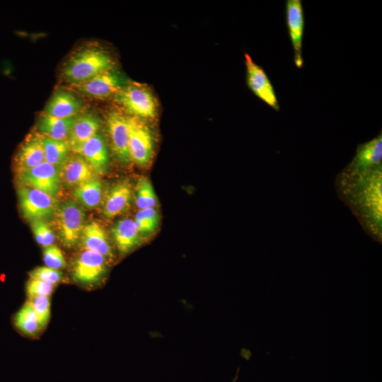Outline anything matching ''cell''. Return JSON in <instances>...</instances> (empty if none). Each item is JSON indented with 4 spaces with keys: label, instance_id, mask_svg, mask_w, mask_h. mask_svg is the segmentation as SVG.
<instances>
[{
    "label": "cell",
    "instance_id": "cell-1",
    "mask_svg": "<svg viewBox=\"0 0 382 382\" xmlns=\"http://www.w3.org/2000/svg\"><path fill=\"white\" fill-rule=\"evenodd\" d=\"M382 168L365 173L345 168L338 173L335 187L339 197L350 208L366 232L381 242Z\"/></svg>",
    "mask_w": 382,
    "mask_h": 382
},
{
    "label": "cell",
    "instance_id": "cell-2",
    "mask_svg": "<svg viewBox=\"0 0 382 382\" xmlns=\"http://www.w3.org/2000/svg\"><path fill=\"white\" fill-rule=\"evenodd\" d=\"M112 60L103 50L88 47L76 52L66 62L62 70L64 78L76 84L112 69Z\"/></svg>",
    "mask_w": 382,
    "mask_h": 382
},
{
    "label": "cell",
    "instance_id": "cell-3",
    "mask_svg": "<svg viewBox=\"0 0 382 382\" xmlns=\"http://www.w3.org/2000/svg\"><path fill=\"white\" fill-rule=\"evenodd\" d=\"M58 235L62 243L71 248L79 243L85 226V212L74 200L57 206L54 214Z\"/></svg>",
    "mask_w": 382,
    "mask_h": 382
},
{
    "label": "cell",
    "instance_id": "cell-4",
    "mask_svg": "<svg viewBox=\"0 0 382 382\" xmlns=\"http://www.w3.org/2000/svg\"><path fill=\"white\" fill-rule=\"evenodd\" d=\"M108 261L101 255L83 250L74 258L71 274L75 282L93 287L104 278L108 270Z\"/></svg>",
    "mask_w": 382,
    "mask_h": 382
},
{
    "label": "cell",
    "instance_id": "cell-5",
    "mask_svg": "<svg viewBox=\"0 0 382 382\" xmlns=\"http://www.w3.org/2000/svg\"><path fill=\"white\" fill-rule=\"evenodd\" d=\"M18 196L22 214L26 219L45 220L54 216L58 205L54 197L25 185H20Z\"/></svg>",
    "mask_w": 382,
    "mask_h": 382
},
{
    "label": "cell",
    "instance_id": "cell-6",
    "mask_svg": "<svg viewBox=\"0 0 382 382\" xmlns=\"http://www.w3.org/2000/svg\"><path fill=\"white\" fill-rule=\"evenodd\" d=\"M21 185L39 190L52 197L60 191L61 178L57 167L44 161L38 166L17 174Z\"/></svg>",
    "mask_w": 382,
    "mask_h": 382
},
{
    "label": "cell",
    "instance_id": "cell-7",
    "mask_svg": "<svg viewBox=\"0 0 382 382\" xmlns=\"http://www.w3.org/2000/svg\"><path fill=\"white\" fill-rule=\"evenodd\" d=\"M117 100L129 112L141 117H152L156 104L151 92L137 84L123 86L116 94Z\"/></svg>",
    "mask_w": 382,
    "mask_h": 382
},
{
    "label": "cell",
    "instance_id": "cell-8",
    "mask_svg": "<svg viewBox=\"0 0 382 382\" xmlns=\"http://www.w3.org/2000/svg\"><path fill=\"white\" fill-rule=\"evenodd\" d=\"M130 160L139 166L147 165L153 154V139L149 128L138 118L128 117Z\"/></svg>",
    "mask_w": 382,
    "mask_h": 382
},
{
    "label": "cell",
    "instance_id": "cell-9",
    "mask_svg": "<svg viewBox=\"0 0 382 382\" xmlns=\"http://www.w3.org/2000/svg\"><path fill=\"white\" fill-rule=\"evenodd\" d=\"M245 64L248 88L267 105L279 111V105L276 93L263 68L256 64L248 53L245 54Z\"/></svg>",
    "mask_w": 382,
    "mask_h": 382
},
{
    "label": "cell",
    "instance_id": "cell-10",
    "mask_svg": "<svg viewBox=\"0 0 382 382\" xmlns=\"http://www.w3.org/2000/svg\"><path fill=\"white\" fill-rule=\"evenodd\" d=\"M84 95L104 98L117 93L123 87L122 77L112 69L101 72L83 82L71 84Z\"/></svg>",
    "mask_w": 382,
    "mask_h": 382
},
{
    "label": "cell",
    "instance_id": "cell-11",
    "mask_svg": "<svg viewBox=\"0 0 382 382\" xmlns=\"http://www.w3.org/2000/svg\"><path fill=\"white\" fill-rule=\"evenodd\" d=\"M286 23L288 33L294 50V62L296 67L301 68L302 41L304 30V16L301 0L286 1Z\"/></svg>",
    "mask_w": 382,
    "mask_h": 382
},
{
    "label": "cell",
    "instance_id": "cell-12",
    "mask_svg": "<svg viewBox=\"0 0 382 382\" xmlns=\"http://www.w3.org/2000/svg\"><path fill=\"white\" fill-rule=\"evenodd\" d=\"M382 134L357 146L356 154L345 170L354 173H365L381 166Z\"/></svg>",
    "mask_w": 382,
    "mask_h": 382
},
{
    "label": "cell",
    "instance_id": "cell-13",
    "mask_svg": "<svg viewBox=\"0 0 382 382\" xmlns=\"http://www.w3.org/2000/svg\"><path fill=\"white\" fill-rule=\"evenodd\" d=\"M107 125L115 155L123 163H129L128 117L112 111L108 115Z\"/></svg>",
    "mask_w": 382,
    "mask_h": 382
},
{
    "label": "cell",
    "instance_id": "cell-14",
    "mask_svg": "<svg viewBox=\"0 0 382 382\" xmlns=\"http://www.w3.org/2000/svg\"><path fill=\"white\" fill-rule=\"evenodd\" d=\"M82 156L96 174H103L108 168V154L106 144L100 134H96L71 149Z\"/></svg>",
    "mask_w": 382,
    "mask_h": 382
},
{
    "label": "cell",
    "instance_id": "cell-15",
    "mask_svg": "<svg viewBox=\"0 0 382 382\" xmlns=\"http://www.w3.org/2000/svg\"><path fill=\"white\" fill-rule=\"evenodd\" d=\"M45 161L42 135H29L19 146L14 158L17 174L30 170Z\"/></svg>",
    "mask_w": 382,
    "mask_h": 382
},
{
    "label": "cell",
    "instance_id": "cell-16",
    "mask_svg": "<svg viewBox=\"0 0 382 382\" xmlns=\"http://www.w3.org/2000/svg\"><path fill=\"white\" fill-rule=\"evenodd\" d=\"M79 243L83 250L97 253L103 255L108 262L114 257L112 248L105 231L95 221L85 224Z\"/></svg>",
    "mask_w": 382,
    "mask_h": 382
},
{
    "label": "cell",
    "instance_id": "cell-17",
    "mask_svg": "<svg viewBox=\"0 0 382 382\" xmlns=\"http://www.w3.org/2000/svg\"><path fill=\"white\" fill-rule=\"evenodd\" d=\"M59 170L61 180L68 187H76L96 177L91 166L79 154L69 156Z\"/></svg>",
    "mask_w": 382,
    "mask_h": 382
},
{
    "label": "cell",
    "instance_id": "cell-18",
    "mask_svg": "<svg viewBox=\"0 0 382 382\" xmlns=\"http://www.w3.org/2000/svg\"><path fill=\"white\" fill-rule=\"evenodd\" d=\"M81 108V102L74 93L59 89L49 100L43 115L69 118L76 116Z\"/></svg>",
    "mask_w": 382,
    "mask_h": 382
},
{
    "label": "cell",
    "instance_id": "cell-19",
    "mask_svg": "<svg viewBox=\"0 0 382 382\" xmlns=\"http://www.w3.org/2000/svg\"><path fill=\"white\" fill-rule=\"evenodd\" d=\"M132 187L127 181L115 184L108 192L103 202L102 212L107 218L115 217L125 212L130 205Z\"/></svg>",
    "mask_w": 382,
    "mask_h": 382
},
{
    "label": "cell",
    "instance_id": "cell-20",
    "mask_svg": "<svg viewBox=\"0 0 382 382\" xmlns=\"http://www.w3.org/2000/svg\"><path fill=\"white\" fill-rule=\"evenodd\" d=\"M100 127L99 119L92 113L76 116L67 138L69 147L72 149L88 140L98 134Z\"/></svg>",
    "mask_w": 382,
    "mask_h": 382
},
{
    "label": "cell",
    "instance_id": "cell-21",
    "mask_svg": "<svg viewBox=\"0 0 382 382\" xmlns=\"http://www.w3.org/2000/svg\"><path fill=\"white\" fill-rule=\"evenodd\" d=\"M112 235L119 252L127 254L141 243L139 233L134 220L125 218L118 221L112 228Z\"/></svg>",
    "mask_w": 382,
    "mask_h": 382
},
{
    "label": "cell",
    "instance_id": "cell-22",
    "mask_svg": "<svg viewBox=\"0 0 382 382\" xmlns=\"http://www.w3.org/2000/svg\"><path fill=\"white\" fill-rule=\"evenodd\" d=\"M76 116L69 118H58L43 115L39 121L38 129L42 135L63 140L68 138L70 129Z\"/></svg>",
    "mask_w": 382,
    "mask_h": 382
},
{
    "label": "cell",
    "instance_id": "cell-23",
    "mask_svg": "<svg viewBox=\"0 0 382 382\" xmlns=\"http://www.w3.org/2000/svg\"><path fill=\"white\" fill-rule=\"evenodd\" d=\"M73 195L85 207L96 208L102 199V184L94 177L75 187Z\"/></svg>",
    "mask_w": 382,
    "mask_h": 382
},
{
    "label": "cell",
    "instance_id": "cell-24",
    "mask_svg": "<svg viewBox=\"0 0 382 382\" xmlns=\"http://www.w3.org/2000/svg\"><path fill=\"white\" fill-rule=\"evenodd\" d=\"M13 322L18 332L25 336L37 337L42 332L36 314L28 301L14 315Z\"/></svg>",
    "mask_w": 382,
    "mask_h": 382
},
{
    "label": "cell",
    "instance_id": "cell-25",
    "mask_svg": "<svg viewBox=\"0 0 382 382\" xmlns=\"http://www.w3.org/2000/svg\"><path fill=\"white\" fill-rule=\"evenodd\" d=\"M45 161L59 168L69 156V146L63 140L42 135Z\"/></svg>",
    "mask_w": 382,
    "mask_h": 382
},
{
    "label": "cell",
    "instance_id": "cell-26",
    "mask_svg": "<svg viewBox=\"0 0 382 382\" xmlns=\"http://www.w3.org/2000/svg\"><path fill=\"white\" fill-rule=\"evenodd\" d=\"M136 204L139 209L154 207L156 197L150 180L146 177L139 178L136 187Z\"/></svg>",
    "mask_w": 382,
    "mask_h": 382
},
{
    "label": "cell",
    "instance_id": "cell-27",
    "mask_svg": "<svg viewBox=\"0 0 382 382\" xmlns=\"http://www.w3.org/2000/svg\"><path fill=\"white\" fill-rule=\"evenodd\" d=\"M134 221L140 234L149 233L157 227L159 214L154 207L139 209Z\"/></svg>",
    "mask_w": 382,
    "mask_h": 382
},
{
    "label": "cell",
    "instance_id": "cell-28",
    "mask_svg": "<svg viewBox=\"0 0 382 382\" xmlns=\"http://www.w3.org/2000/svg\"><path fill=\"white\" fill-rule=\"evenodd\" d=\"M28 301L32 306L42 331L50 317V296H36L30 297Z\"/></svg>",
    "mask_w": 382,
    "mask_h": 382
},
{
    "label": "cell",
    "instance_id": "cell-29",
    "mask_svg": "<svg viewBox=\"0 0 382 382\" xmlns=\"http://www.w3.org/2000/svg\"><path fill=\"white\" fill-rule=\"evenodd\" d=\"M31 228L36 241L41 246L45 248L53 244L54 234L50 225L44 220L31 221Z\"/></svg>",
    "mask_w": 382,
    "mask_h": 382
},
{
    "label": "cell",
    "instance_id": "cell-30",
    "mask_svg": "<svg viewBox=\"0 0 382 382\" xmlns=\"http://www.w3.org/2000/svg\"><path fill=\"white\" fill-rule=\"evenodd\" d=\"M43 260L47 267L54 270H59L66 267V262L62 250L54 244L44 248Z\"/></svg>",
    "mask_w": 382,
    "mask_h": 382
},
{
    "label": "cell",
    "instance_id": "cell-31",
    "mask_svg": "<svg viewBox=\"0 0 382 382\" xmlns=\"http://www.w3.org/2000/svg\"><path fill=\"white\" fill-rule=\"evenodd\" d=\"M56 288V284L42 280L30 278L25 284L28 298L36 296H50Z\"/></svg>",
    "mask_w": 382,
    "mask_h": 382
},
{
    "label": "cell",
    "instance_id": "cell-32",
    "mask_svg": "<svg viewBox=\"0 0 382 382\" xmlns=\"http://www.w3.org/2000/svg\"><path fill=\"white\" fill-rule=\"evenodd\" d=\"M30 278L42 280L57 284L64 279L62 272L47 266L37 267L28 272Z\"/></svg>",
    "mask_w": 382,
    "mask_h": 382
},
{
    "label": "cell",
    "instance_id": "cell-33",
    "mask_svg": "<svg viewBox=\"0 0 382 382\" xmlns=\"http://www.w3.org/2000/svg\"><path fill=\"white\" fill-rule=\"evenodd\" d=\"M236 380H237V376H236V378H234V381H233V382H236Z\"/></svg>",
    "mask_w": 382,
    "mask_h": 382
}]
</instances>
